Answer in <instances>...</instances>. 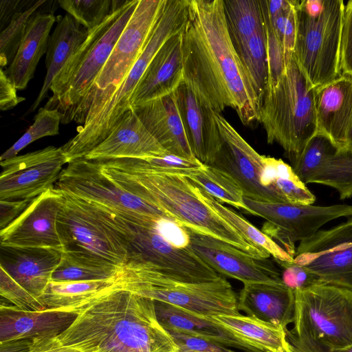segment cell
Instances as JSON below:
<instances>
[{
    "label": "cell",
    "instance_id": "6da1fadb",
    "mask_svg": "<svg viewBox=\"0 0 352 352\" xmlns=\"http://www.w3.org/2000/svg\"><path fill=\"white\" fill-rule=\"evenodd\" d=\"M182 38L184 84L215 113L230 107L244 125L258 121L261 102L229 35L223 0H189Z\"/></svg>",
    "mask_w": 352,
    "mask_h": 352
},
{
    "label": "cell",
    "instance_id": "7a4b0ae2",
    "mask_svg": "<svg viewBox=\"0 0 352 352\" xmlns=\"http://www.w3.org/2000/svg\"><path fill=\"white\" fill-rule=\"evenodd\" d=\"M71 312L77 314L72 324L58 336L45 338V344L80 352H180L159 322L155 301L118 286Z\"/></svg>",
    "mask_w": 352,
    "mask_h": 352
},
{
    "label": "cell",
    "instance_id": "3957f363",
    "mask_svg": "<svg viewBox=\"0 0 352 352\" xmlns=\"http://www.w3.org/2000/svg\"><path fill=\"white\" fill-rule=\"evenodd\" d=\"M103 171L120 187L155 206L186 228L223 241L245 254L271 255L247 241L195 192L190 181L177 174L133 173L102 164Z\"/></svg>",
    "mask_w": 352,
    "mask_h": 352
},
{
    "label": "cell",
    "instance_id": "277c9868",
    "mask_svg": "<svg viewBox=\"0 0 352 352\" xmlns=\"http://www.w3.org/2000/svg\"><path fill=\"white\" fill-rule=\"evenodd\" d=\"M188 3L189 0H166L140 56L126 76L112 90L91 102L77 134L61 146L68 163L84 158L131 109V97L155 54L170 37L183 32Z\"/></svg>",
    "mask_w": 352,
    "mask_h": 352
},
{
    "label": "cell",
    "instance_id": "5b68a950",
    "mask_svg": "<svg viewBox=\"0 0 352 352\" xmlns=\"http://www.w3.org/2000/svg\"><path fill=\"white\" fill-rule=\"evenodd\" d=\"M91 204L125 245L126 265L147 267L182 283L209 282L222 276L190 248H180L166 240L153 226L156 217L129 214Z\"/></svg>",
    "mask_w": 352,
    "mask_h": 352
},
{
    "label": "cell",
    "instance_id": "8992f818",
    "mask_svg": "<svg viewBox=\"0 0 352 352\" xmlns=\"http://www.w3.org/2000/svg\"><path fill=\"white\" fill-rule=\"evenodd\" d=\"M138 2L121 1L101 24L89 31L85 41L54 78L50 87L52 95L45 107L58 110L63 124L72 122L88 96Z\"/></svg>",
    "mask_w": 352,
    "mask_h": 352
},
{
    "label": "cell",
    "instance_id": "52a82bcc",
    "mask_svg": "<svg viewBox=\"0 0 352 352\" xmlns=\"http://www.w3.org/2000/svg\"><path fill=\"white\" fill-rule=\"evenodd\" d=\"M289 352H331L352 344V291L328 284L294 292Z\"/></svg>",
    "mask_w": 352,
    "mask_h": 352
},
{
    "label": "cell",
    "instance_id": "ba28073f",
    "mask_svg": "<svg viewBox=\"0 0 352 352\" xmlns=\"http://www.w3.org/2000/svg\"><path fill=\"white\" fill-rule=\"evenodd\" d=\"M315 88L293 56L277 82L267 86L258 121L268 144L278 143L286 155L300 153L317 133Z\"/></svg>",
    "mask_w": 352,
    "mask_h": 352
},
{
    "label": "cell",
    "instance_id": "9c48e42d",
    "mask_svg": "<svg viewBox=\"0 0 352 352\" xmlns=\"http://www.w3.org/2000/svg\"><path fill=\"white\" fill-rule=\"evenodd\" d=\"M344 6L342 0L298 1V24L292 56L314 88L341 74Z\"/></svg>",
    "mask_w": 352,
    "mask_h": 352
},
{
    "label": "cell",
    "instance_id": "30bf717a",
    "mask_svg": "<svg viewBox=\"0 0 352 352\" xmlns=\"http://www.w3.org/2000/svg\"><path fill=\"white\" fill-rule=\"evenodd\" d=\"M60 192L57 227L63 252L122 268L127 263L128 252L117 231L91 202Z\"/></svg>",
    "mask_w": 352,
    "mask_h": 352
},
{
    "label": "cell",
    "instance_id": "8fae6325",
    "mask_svg": "<svg viewBox=\"0 0 352 352\" xmlns=\"http://www.w3.org/2000/svg\"><path fill=\"white\" fill-rule=\"evenodd\" d=\"M166 0H138L113 49L72 122L84 124L91 102L115 88L140 56Z\"/></svg>",
    "mask_w": 352,
    "mask_h": 352
},
{
    "label": "cell",
    "instance_id": "7c38bea8",
    "mask_svg": "<svg viewBox=\"0 0 352 352\" xmlns=\"http://www.w3.org/2000/svg\"><path fill=\"white\" fill-rule=\"evenodd\" d=\"M54 188L118 211L151 217H168L118 185L104 173L101 164L97 161L80 158L67 163Z\"/></svg>",
    "mask_w": 352,
    "mask_h": 352
},
{
    "label": "cell",
    "instance_id": "4fadbf2b",
    "mask_svg": "<svg viewBox=\"0 0 352 352\" xmlns=\"http://www.w3.org/2000/svg\"><path fill=\"white\" fill-rule=\"evenodd\" d=\"M294 262L324 284L352 291V218L299 242Z\"/></svg>",
    "mask_w": 352,
    "mask_h": 352
},
{
    "label": "cell",
    "instance_id": "5bb4252c",
    "mask_svg": "<svg viewBox=\"0 0 352 352\" xmlns=\"http://www.w3.org/2000/svg\"><path fill=\"white\" fill-rule=\"evenodd\" d=\"M65 164L54 146L0 161V200L34 199L54 187Z\"/></svg>",
    "mask_w": 352,
    "mask_h": 352
},
{
    "label": "cell",
    "instance_id": "9a60e30c",
    "mask_svg": "<svg viewBox=\"0 0 352 352\" xmlns=\"http://www.w3.org/2000/svg\"><path fill=\"white\" fill-rule=\"evenodd\" d=\"M128 291L175 305L198 316L240 314L238 295L223 276L209 282H174L163 287H136Z\"/></svg>",
    "mask_w": 352,
    "mask_h": 352
},
{
    "label": "cell",
    "instance_id": "2e32d148",
    "mask_svg": "<svg viewBox=\"0 0 352 352\" xmlns=\"http://www.w3.org/2000/svg\"><path fill=\"white\" fill-rule=\"evenodd\" d=\"M286 155L305 184L331 187L342 200L352 197V149H338L326 136L316 133L300 153Z\"/></svg>",
    "mask_w": 352,
    "mask_h": 352
},
{
    "label": "cell",
    "instance_id": "e0dca14e",
    "mask_svg": "<svg viewBox=\"0 0 352 352\" xmlns=\"http://www.w3.org/2000/svg\"><path fill=\"white\" fill-rule=\"evenodd\" d=\"M62 198V192L54 187L34 198L14 221L0 230V246L63 252L57 227Z\"/></svg>",
    "mask_w": 352,
    "mask_h": 352
},
{
    "label": "cell",
    "instance_id": "ac0fdd59",
    "mask_svg": "<svg viewBox=\"0 0 352 352\" xmlns=\"http://www.w3.org/2000/svg\"><path fill=\"white\" fill-rule=\"evenodd\" d=\"M214 116L221 146L210 166L229 174L241 187L245 197L258 201L283 202L276 192L260 183L263 155L258 154L221 113L214 112Z\"/></svg>",
    "mask_w": 352,
    "mask_h": 352
},
{
    "label": "cell",
    "instance_id": "d6986e66",
    "mask_svg": "<svg viewBox=\"0 0 352 352\" xmlns=\"http://www.w3.org/2000/svg\"><path fill=\"white\" fill-rule=\"evenodd\" d=\"M244 201L254 215L273 224L294 247L297 241L310 237L331 221L352 218V206L348 204L301 205L258 201L246 197Z\"/></svg>",
    "mask_w": 352,
    "mask_h": 352
},
{
    "label": "cell",
    "instance_id": "ffe728a7",
    "mask_svg": "<svg viewBox=\"0 0 352 352\" xmlns=\"http://www.w3.org/2000/svg\"><path fill=\"white\" fill-rule=\"evenodd\" d=\"M189 248L218 272L245 283H280L281 270L267 258L250 256L232 245L188 229Z\"/></svg>",
    "mask_w": 352,
    "mask_h": 352
},
{
    "label": "cell",
    "instance_id": "44dd1931",
    "mask_svg": "<svg viewBox=\"0 0 352 352\" xmlns=\"http://www.w3.org/2000/svg\"><path fill=\"white\" fill-rule=\"evenodd\" d=\"M317 133L338 148H346L352 125V77L340 74L315 88Z\"/></svg>",
    "mask_w": 352,
    "mask_h": 352
},
{
    "label": "cell",
    "instance_id": "7402d4cb",
    "mask_svg": "<svg viewBox=\"0 0 352 352\" xmlns=\"http://www.w3.org/2000/svg\"><path fill=\"white\" fill-rule=\"evenodd\" d=\"M174 94L194 156L202 164L211 165L221 146V137L214 111L205 106L184 83Z\"/></svg>",
    "mask_w": 352,
    "mask_h": 352
},
{
    "label": "cell",
    "instance_id": "603a6c76",
    "mask_svg": "<svg viewBox=\"0 0 352 352\" xmlns=\"http://www.w3.org/2000/svg\"><path fill=\"white\" fill-rule=\"evenodd\" d=\"M168 153L148 132L133 109L126 112L108 137L84 158L94 161L147 159Z\"/></svg>",
    "mask_w": 352,
    "mask_h": 352
},
{
    "label": "cell",
    "instance_id": "cb8c5ba5",
    "mask_svg": "<svg viewBox=\"0 0 352 352\" xmlns=\"http://www.w3.org/2000/svg\"><path fill=\"white\" fill-rule=\"evenodd\" d=\"M182 33L166 41L148 65L131 97V109L172 94L184 83Z\"/></svg>",
    "mask_w": 352,
    "mask_h": 352
},
{
    "label": "cell",
    "instance_id": "d4e9b609",
    "mask_svg": "<svg viewBox=\"0 0 352 352\" xmlns=\"http://www.w3.org/2000/svg\"><path fill=\"white\" fill-rule=\"evenodd\" d=\"M62 252L52 249L1 246L0 267L39 298L52 280Z\"/></svg>",
    "mask_w": 352,
    "mask_h": 352
},
{
    "label": "cell",
    "instance_id": "484cf974",
    "mask_svg": "<svg viewBox=\"0 0 352 352\" xmlns=\"http://www.w3.org/2000/svg\"><path fill=\"white\" fill-rule=\"evenodd\" d=\"M174 93L132 109L166 152L186 159H196L188 144Z\"/></svg>",
    "mask_w": 352,
    "mask_h": 352
},
{
    "label": "cell",
    "instance_id": "4316f807",
    "mask_svg": "<svg viewBox=\"0 0 352 352\" xmlns=\"http://www.w3.org/2000/svg\"><path fill=\"white\" fill-rule=\"evenodd\" d=\"M74 312L45 310L28 311L14 305L1 304L0 343L21 339L50 338L58 336L74 321Z\"/></svg>",
    "mask_w": 352,
    "mask_h": 352
},
{
    "label": "cell",
    "instance_id": "83f0119b",
    "mask_svg": "<svg viewBox=\"0 0 352 352\" xmlns=\"http://www.w3.org/2000/svg\"><path fill=\"white\" fill-rule=\"evenodd\" d=\"M238 308L247 316L288 329L294 321V292L283 282L245 283L238 295Z\"/></svg>",
    "mask_w": 352,
    "mask_h": 352
},
{
    "label": "cell",
    "instance_id": "f1b7e54d",
    "mask_svg": "<svg viewBox=\"0 0 352 352\" xmlns=\"http://www.w3.org/2000/svg\"><path fill=\"white\" fill-rule=\"evenodd\" d=\"M203 317L241 343L248 352H289L287 329L280 325L241 314Z\"/></svg>",
    "mask_w": 352,
    "mask_h": 352
},
{
    "label": "cell",
    "instance_id": "f546056e",
    "mask_svg": "<svg viewBox=\"0 0 352 352\" xmlns=\"http://www.w3.org/2000/svg\"><path fill=\"white\" fill-rule=\"evenodd\" d=\"M56 21L53 13L35 12L29 19L16 54L4 70L17 90L26 88L46 53L50 30Z\"/></svg>",
    "mask_w": 352,
    "mask_h": 352
},
{
    "label": "cell",
    "instance_id": "4dcf8cb0",
    "mask_svg": "<svg viewBox=\"0 0 352 352\" xmlns=\"http://www.w3.org/2000/svg\"><path fill=\"white\" fill-rule=\"evenodd\" d=\"M89 30L69 14L56 17V25L49 38L46 52L47 73L41 91L26 114L35 111L47 97L52 84L77 48L85 41Z\"/></svg>",
    "mask_w": 352,
    "mask_h": 352
},
{
    "label": "cell",
    "instance_id": "1f68e13d",
    "mask_svg": "<svg viewBox=\"0 0 352 352\" xmlns=\"http://www.w3.org/2000/svg\"><path fill=\"white\" fill-rule=\"evenodd\" d=\"M155 308L159 322L168 332H177L248 352L241 343L205 317L160 301H155Z\"/></svg>",
    "mask_w": 352,
    "mask_h": 352
},
{
    "label": "cell",
    "instance_id": "d6a6232c",
    "mask_svg": "<svg viewBox=\"0 0 352 352\" xmlns=\"http://www.w3.org/2000/svg\"><path fill=\"white\" fill-rule=\"evenodd\" d=\"M116 280L51 281L39 300L46 310L71 312L86 300L117 287Z\"/></svg>",
    "mask_w": 352,
    "mask_h": 352
},
{
    "label": "cell",
    "instance_id": "836d02e7",
    "mask_svg": "<svg viewBox=\"0 0 352 352\" xmlns=\"http://www.w3.org/2000/svg\"><path fill=\"white\" fill-rule=\"evenodd\" d=\"M264 166L261 184L276 192L283 202L313 205L315 195L296 174L292 167L281 159L263 155Z\"/></svg>",
    "mask_w": 352,
    "mask_h": 352
},
{
    "label": "cell",
    "instance_id": "e575fe53",
    "mask_svg": "<svg viewBox=\"0 0 352 352\" xmlns=\"http://www.w3.org/2000/svg\"><path fill=\"white\" fill-rule=\"evenodd\" d=\"M190 182L196 195L234 228L247 241L256 248L267 252L274 259L282 261H294V258L265 233L258 230L232 209L223 205L216 198L191 181Z\"/></svg>",
    "mask_w": 352,
    "mask_h": 352
},
{
    "label": "cell",
    "instance_id": "d590c367",
    "mask_svg": "<svg viewBox=\"0 0 352 352\" xmlns=\"http://www.w3.org/2000/svg\"><path fill=\"white\" fill-rule=\"evenodd\" d=\"M192 183L213 196L221 203L253 214L244 201V192L239 184L227 173L210 165L201 168L186 177Z\"/></svg>",
    "mask_w": 352,
    "mask_h": 352
},
{
    "label": "cell",
    "instance_id": "8d00e7d4",
    "mask_svg": "<svg viewBox=\"0 0 352 352\" xmlns=\"http://www.w3.org/2000/svg\"><path fill=\"white\" fill-rule=\"evenodd\" d=\"M99 162L126 172L177 174L186 177L204 165L197 159H186L170 153L144 160L125 158Z\"/></svg>",
    "mask_w": 352,
    "mask_h": 352
},
{
    "label": "cell",
    "instance_id": "74e56055",
    "mask_svg": "<svg viewBox=\"0 0 352 352\" xmlns=\"http://www.w3.org/2000/svg\"><path fill=\"white\" fill-rule=\"evenodd\" d=\"M227 28L234 47L263 25L260 0H223Z\"/></svg>",
    "mask_w": 352,
    "mask_h": 352
},
{
    "label": "cell",
    "instance_id": "f35d334b",
    "mask_svg": "<svg viewBox=\"0 0 352 352\" xmlns=\"http://www.w3.org/2000/svg\"><path fill=\"white\" fill-rule=\"evenodd\" d=\"M234 48L261 102L268 81L264 25L260 28L248 41Z\"/></svg>",
    "mask_w": 352,
    "mask_h": 352
},
{
    "label": "cell",
    "instance_id": "ab89813d",
    "mask_svg": "<svg viewBox=\"0 0 352 352\" xmlns=\"http://www.w3.org/2000/svg\"><path fill=\"white\" fill-rule=\"evenodd\" d=\"M122 268L89 262L66 252L54 270L51 281H87L113 280Z\"/></svg>",
    "mask_w": 352,
    "mask_h": 352
},
{
    "label": "cell",
    "instance_id": "60d3db41",
    "mask_svg": "<svg viewBox=\"0 0 352 352\" xmlns=\"http://www.w3.org/2000/svg\"><path fill=\"white\" fill-rule=\"evenodd\" d=\"M298 0H266L273 29L283 47L288 63L295 45Z\"/></svg>",
    "mask_w": 352,
    "mask_h": 352
},
{
    "label": "cell",
    "instance_id": "b9f144b4",
    "mask_svg": "<svg viewBox=\"0 0 352 352\" xmlns=\"http://www.w3.org/2000/svg\"><path fill=\"white\" fill-rule=\"evenodd\" d=\"M62 118L63 114L58 110L41 107L34 118L33 124L1 155L0 161L16 156L19 151L36 140L58 135Z\"/></svg>",
    "mask_w": 352,
    "mask_h": 352
},
{
    "label": "cell",
    "instance_id": "7bdbcfd3",
    "mask_svg": "<svg viewBox=\"0 0 352 352\" xmlns=\"http://www.w3.org/2000/svg\"><path fill=\"white\" fill-rule=\"evenodd\" d=\"M118 0H59V6L90 31L101 24L120 3Z\"/></svg>",
    "mask_w": 352,
    "mask_h": 352
},
{
    "label": "cell",
    "instance_id": "ee69618b",
    "mask_svg": "<svg viewBox=\"0 0 352 352\" xmlns=\"http://www.w3.org/2000/svg\"><path fill=\"white\" fill-rule=\"evenodd\" d=\"M37 1L33 6L16 14L0 33V66H8L14 58L23 38L27 23L36 10L45 3Z\"/></svg>",
    "mask_w": 352,
    "mask_h": 352
},
{
    "label": "cell",
    "instance_id": "f6af8a7d",
    "mask_svg": "<svg viewBox=\"0 0 352 352\" xmlns=\"http://www.w3.org/2000/svg\"><path fill=\"white\" fill-rule=\"evenodd\" d=\"M262 10L263 25L265 34L268 65V81L267 86L275 85L284 74L287 63L283 47L271 23L266 0H260Z\"/></svg>",
    "mask_w": 352,
    "mask_h": 352
},
{
    "label": "cell",
    "instance_id": "bcb514c9",
    "mask_svg": "<svg viewBox=\"0 0 352 352\" xmlns=\"http://www.w3.org/2000/svg\"><path fill=\"white\" fill-rule=\"evenodd\" d=\"M0 294L17 308L28 311H42L46 307L0 267Z\"/></svg>",
    "mask_w": 352,
    "mask_h": 352
},
{
    "label": "cell",
    "instance_id": "7dc6e473",
    "mask_svg": "<svg viewBox=\"0 0 352 352\" xmlns=\"http://www.w3.org/2000/svg\"><path fill=\"white\" fill-rule=\"evenodd\" d=\"M274 261L282 269L281 279L283 284L294 292L324 284L309 269L294 261H282L276 259Z\"/></svg>",
    "mask_w": 352,
    "mask_h": 352
},
{
    "label": "cell",
    "instance_id": "c3c4849f",
    "mask_svg": "<svg viewBox=\"0 0 352 352\" xmlns=\"http://www.w3.org/2000/svg\"><path fill=\"white\" fill-rule=\"evenodd\" d=\"M340 73L352 77V0L344 6L340 45Z\"/></svg>",
    "mask_w": 352,
    "mask_h": 352
},
{
    "label": "cell",
    "instance_id": "681fc988",
    "mask_svg": "<svg viewBox=\"0 0 352 352\" xmlns=\"http://www.w3.org/2000/svg\"><path fill=\"white\" fill-rule=\"evenodd\" d=\"M180 352H236L223 345L188 335L169 332Z\"/></svg>",
    "mask_w": 352,
    "mask_h": 352
},
{
    "label": "cell",
    "instance_id": "f907efd6",
    "mask_svg": "<svg viewBox=\"0 0 352 352\" xmlns=\"http://www.w3.org/2000/svg\"><path fill=\"white\" fill-rule=\"evenodd\" d=\"M24 97L17 95V89L5 73L3 69H0V109L8 111L13 109L21 102L25 100Z\"/></svg>",
    "mask_w": 352,
    "mask_h": 352
},
{
    "label": "cell",
    "instance_id": "816d5d0a",
    "mask_svg": "<svg viewBox=\"0 0 352 352\" xmlns=\"http://www.w3.org/2000/svg\"><path fill=\"white\" fill-rule=\"evenodd\" d=\"M32 200H0V230L14 221Z\"/></svg>",
    "mask_w": 352,
    "mask_h": 352
},
{
    "label": "cell",
    "instance_id": "f5cc1de1",
    "mask_svg": "<svg viewBox=\"0 0 352 352\" xmlns=\"http://www.w3.org/2000/svg\"><path fill=\"white\" fill-rule=\"evenodd\" d=\"M36 1L1 0L0 2V30H3L16 14L33 6Z\"/></svg>",
    "mask_w": 352,
    "mask_h": 352
},
{
    "label": "cell",
    "instance_id": "db71d44e",
    "mask_svg": "<svg viewBox=\"0 0 352 352\" xmlns=\"http://www.w3.org/2000/svg\"><path fill=\"white\" fill-rule=\"evenodd\" d=\"M31 340L21 339L1 343L0 352H30Z\"/></svg>",
    "mask_w": 352,
    "mask_h": 352
},
{
    "label": "cell",
    "instance_id": "11a10c76",
    "mask_svg": "<svg viewBox=\"0 0 352 352\" xmlns=\"http://www.w3.org/2000/svg\"><path fill=\"white\" fill-rule=\"evenodd\" d=\"M30 352H80L73 348L62 346H50L38 340H32Z\"/></svg>",
    "mask_w": 352,
    "mask_h": 352
},
{
    "label": "cell",
    "instance_id": "9f6ffc18",
    "mask_svg": "<svg viewBox=\"0 0 352 352\" xmlns=\"http://www.w3.org/2000/svg\"><path fill=\"white\" fill-rule=\"evenodd\" d=\"M331 352H352V344L346 347L335 349Z\"/></svg>",
    "mask_w": 352,
    "mask_h": 352
},
{
    "label": "cell",
    "instance_id": "6f0895ef",
    "mask_svg": "<svg viewBox=\"0 0 352 352\" xmlns=\"http://www.w3.org/2000/svg\"><path fill=\"white\" fill-rule=\"evenodd\" d=\"M346 148L352 149V125L349 132Z\"/></svg>",
    "mask_w": 352,
    "mask_h": 352
}]
</instances>
